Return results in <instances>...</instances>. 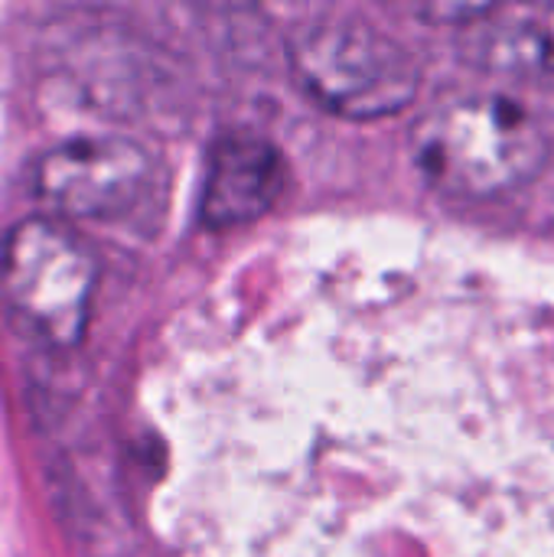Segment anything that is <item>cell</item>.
Segmentation results:
<instances>
[{
    "instance_id": "2",
    "label": "cell",
    "mask_w": 554,
    "mask_h": 557,
    "mask_svg": "<svg viewBox=\"0 0 554 557\" xmlns=\"http://www.w3.org/2000/svg\"><path fill=\"white\" fill-rule=\"evenodd\" d=\"M291 69L304 91L349 121L398 114L418 95L415 55L385 29L356 16H320L291 36Z\"/></svg>"
},
{
    "instance_id": "4",
    "label": "cell",
    "mask_w": 554,
    "mask_h": 557,
    "mask_svg": "<svg viewBox=\"0 0 554 557\" xmlns=\"http://www.w3.org/2000/svg\"><path fill=\"white\" fill-rule=\"evenodd\" d=\"M157 183L153 153L124 134H82L49 147L33 170L36 196L56 219L131 215Z\"/></svg>"
},
{
    "instance_id": "6",
    "label": "cell",
    "mask_w": 554,
    "mask_h": 557,
    "mask_svg": "<svg viewBox=\"0 0 554 557\" xmlns=\"http://www.w3.org/2000/svg\"><path fill=\"white\" fill-rule=\"evenodd\" d=\"M487 62L503 72H539L542 75V72L554 69V46L542 29H535L529 23L500 26L487 39Z\"/></svg>"
},
{
    "instance_id": "3",
    "label": "cell",
    "mask_w": 554,
    "mask_h": 557,
    "mask_svg": "<svg viewBox=\"0 0 554 557\" xmlns=\"http://www.w3.org/2000/svg\"><path fill=\"white\" fill-rule=\"evenodd\" d=\"M0 284L13 313L49 346H75L91 320L98 258L52 215L20 219L0 248Z\"/></svg>"
},
{
    "instance_id": "1",
    "label": "cell",
    "mask_w": 554,
    "mask_h": 557,
    "mask_svg": "<svg viewBox=\"0 0 554 557\" xmlns=\"http://www.w3.org/2000/svg\"><path fill=\"white\" fill-rule=\"evenodd\" d=\"M411 153L434 189L490 199L539 176L549 160V134L509 95H464L418 121Z\"/></svg>"
},
{
    "instance_id": "5",
    "label": "cell",
    "mask_w": 554,
    "mask_h": 557,
    "mask_svg": "<svg viewBox=\"0 0 554 557\" xmlns=\"http://www.w3.org/2000/svg\"><path fill=\"white\" fill-rule=\"evenodd\" d=\"M284 153L261 134L229 131L209 150L199 189V219L216 232L248 225L274 209V202L284 196Z\"/></svg>"
}]
</instances>
